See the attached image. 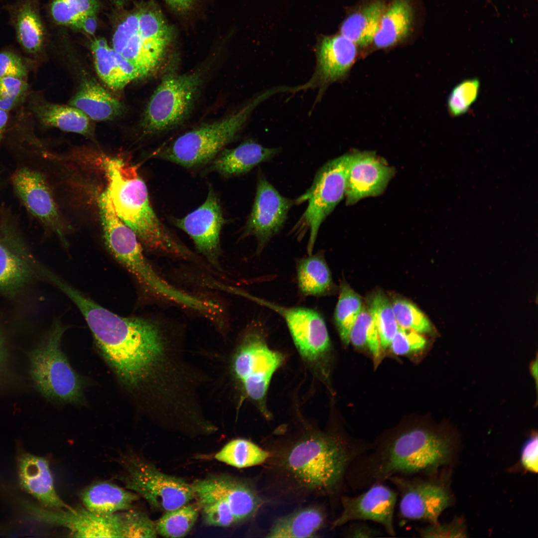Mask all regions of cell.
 Returning <instances> with one entry per match:
<instances>
[{"instance_id":"9c48e42d","label":"cell","mask_w":538,"mask_h":538,"mask_svg":"<svg viewBox=\"0 0 538 538\" xmlns=\"http://www.w3.org/2000/svg\"><path fill=\"white\" fill-rule=\"evenodd\" d=\"M98 204L108 251L146 291L158 289L163 278L145 257L135 233L117 216L105 191L99 196Z\"/></svg>"},{"instance_id":"6f0895ef","label":"cell","mask_w":538,"mask_h":538,"mask_svg":"<svg viewBox=\"0 0 538 538\" xmlns=\"http://www.w3.org/2000/svg\"><path fill=\"white\" fill-rule=\"evenodd\" d=\"M8 1V0H0V4H3V3ZM1 4V5H2Z\"/></svg>"},{"instance_id":"74e56055","label":"cell","mask_w":538,"mask_h":538,"mask_svg":"<svg viewBox=\"0 0 538 538\" xmlns=\"http://www.w3.org/2000/svg\"><path fill=\"white\" fill-rule=\"evenodd\" d=\"M368 310L377 328L381 348L389 347L399 328L392 303L384 294L378 292L371 298Z\"/></svg>"},{"instance_id":"4316f807","label":"cell","mask_w":538,"mask_h":538,"mask_svg":"<svg viewBox=\"0 0 538 538\" xmlns=\"http://www.w3.org/2000/svg\"><path fill=\"white\" fill-rule=\"evenodd\" d=\"M30 108L40 122L67 132L74 133L94 139L93 121L77 108L49 102L40 98L31 100Z\"/></svg>"},{"instance_id":"816d5d0a","label":"cell","mask_w":538,"mask_h":538,"mask_svg":"<svg viewBox=\"0 0 538 538\" xmlns=\"http://www.w3.org/2000/svg\"><path fill=\"white\" fill-rule=\"evenodd\" d=\"M96 12L89 13L82 16L72 25L89 35H93L97 25Z\"/></svg>"},{"instance_id":"681fc988","label":"cell","mask_w":538,"mask_h":538,"mask_svg":"<svg viewBox=\"0 0 538 538\" xmlns=\"http://www.w3.org/2000/svg\"><path fill=\"white\" fill-rule=\"evenodd\" d=\"M538 435L534 433L525 443L521 454L523 466L533 473H537L538 470Z\"/></svg>"},{"instance_id":"44dd1931","label":"cell","mask_w":538,"mask_h":538,"mask_svg":"<svg viewBox=\"0 0 538 538\" xmlns=\"http://www.w3.org/2000/svg\"><path fill=\"white\" fill-rule=\"evenodd\" d=\"M349 154L346 204L382 194L395 175V168L374 152L354 151Z\"/></svg>"},{"instance_id":"f546056e","label":"cell","mask_w":538,"mask_h":538,"mask_svg":"<svg viewBox=\"0 0 538 538\" xmlns=\"http://www.w3.org/2000/svg\"><path fill=\"white\" fill-rule=\"evenodd\" d=\"M412 7L408 0H395L384 11L373 41L378 48L389 47L409 33L412 22Z\"/></svg>"},{"instance_id":"7bdbcfd3","label":"cell","mask_w":538,"mask_h":538,"mask_svg":"<svg viewBox=\"0 0 538 538\" xmlns=\"http://www.w3.org/2000/svg\"><path fill=\"white\" fill-rule=\"evenodd\" d=\"M480 88V81L476 78L464 80L456 85L447 100L450 115L457 117L466 113L477 100Z\"/></svg>"},{"instance_id":"7dc6e473","label":"cell","mask_w":538,"mask_h":538,"mask_svg":"<svg viewBox=\"0 0 538 538\" xmlns=\"http://www.w3.org/2000/svg\"><path fill=\"white\" fill-rule=\"evenodd\" d=\"M27 69L21 56L10 48L0 51V78L15 77L24 79Z\"/></svg>"},{"instance_id":"8d00e7d4","label":"cell","mask_w":538,"mask_h":538,"mask_svg":"<svg viewBox=\"0 0 538 538\" xmlns=\"http://www.w3.org/2000/svg\"><path fill=\"white\" fill-rule=\"evenodd\" d=\"M363 308L360 296L348 284L342 283L334 311L335 323L345 345L350 343L351 329Z\"/></svg>"},{"instance_id":"2e32d148","label":"cell","mask_w":538,"mask_h":538,"mask_svg":"<svg viewBox=\"0 0 538 538\" xmlns=\"http://www.w3.org/2000/svg\"><path fill=\"white\" fill-rule=\"evenodd\" d=\"M10 180L16 197L29 214L64 242L63 223L44 174L32 165L22 164L13 172Z\"/></svg>"},{"instance_id":"d6986e66","label":"cell","mask_w":538,"mask_h":538,"mask_svg":"<svg viewBox=\"0 0 538 538\" xmlns=\"http://www.w3.org/2000/svg\"><path fill=\"white\" fill-rule=\"evenodd\" d=\"M191 486L198 507L215 500H224L237 523L251 518L262 505L261 498L250 483L229 475L211 476L196 480Z\"/></svg>"},{"instance_id":"8992f818","label":"cell","mask_w":538,"mask_h":538,"mask_svg":"<svg viewBox=\"0 0 538 538\" xmlns=\"http://www.w3.org/2000/svg\"><path fill=\"white\" fill-rule=\"evenodd\" d=\"M65 331L58 321L28 354L29 373L37 390L45 398L63 404L83 401V383L61 348Z\"/></svg>"},{"instance_id":"277c9868","label":"cell","mask_w":538,"mask_h":538,"mask_svg":"<svg viewBox=\"0 0 538 538\" xmlns=\"http://www.w3.org/2000/svg\"><path fill=\"white\" fill-rule=\"evenodd\" d=\"M370 446L340 435L310 436L286 449L279 466L298 487L334 493L343 486L352 463Z\"/></svg>"},{"instance_id":"6da1fadb","label":"cell","mask_w":538,"mask_h":538,"mask_svg":"<svg viewBox=\"0 0 538 538\" xmlns=\"http://www.w3.org/2000/svg\"><path fill=\"white\" fill-rule=\"evenodd\" d=\"M54 285L79 309L101 354L125 387L140 389L161 373L166 360L165 342L155 323L139 317L119 316L59 276Z\"/></svg>"},{"instance_id":"f6af8a7d","label":"cell","mask_w":538,"mask_h":538,"mask_svg":"<svg viewBox=\"0 0 538 538\" xmlns=\"http://www.w3.org/2000/svg\"><path fill=\"white\" fill-rule=\"evenodd\" d=\"M427 341L420 333L399 326L389 347L398 355H404L423 350Z\"/></svg>"},{"instance_id":"c3c4849f","label":"cell","mask_w":538,"mask_h":538,"mask_svg":"<svg viewBox=\"0 0 538 538\" xmlns=\"http://www.w3.org/2000/svg\"><path fill=\"white\" fill-rule=\"evenodd\" d=\"M419 534L423 538H465L467 533L463 522L458 518L447 524H429Z\"/></svg>"},{"instance_id":"836d02e7","label":"cell","mask_w":538,"mask_h":538,"mask_svg":"<svg viewBox=\"0 0 538 538\" xmlns=\"http://www.w3.org/2000/svg\"><path fill=\"white\" fill-rule=\"evenodd\" d=\"M91 48L96 71L109 87L121 90L130 82L120 66L119 53L108 45L104 38L93 40Z\"/></svg>"},{"instance_id":"7c38bea8","label":"cell","mask_w":538,"mask_h":538,"mask_svg":"<svg viewBox=\"0 0 538 538\" xmlns=\"http://www.w3.org/2000/svg\"><path fill=\"white\" fill-rule=\"evenodd\" d=\"M201 80L197 72L164 77L145 109L141 123L144 132H159L182 121L191 109Z\"/></svg>"},{"instance_id":"ffe728a7","label":"cell","mask_w":538,"mask_h":538,"mask_svg":"<svg viewBox=\"0 0 538 538\" xmlns=\"http://www.w3.org/2000/svg\"><path fill=\"white\" fill-rule=\"evenodd\" d=\"M294 202L282 196L264 176L260 175L244 235L255 237L259 247H263L282 229Z\"/></svg>"},{"instance_id":"9f6ffc18","label":"cell","mask_w":538,"mask_h":538,"mask_svg":"<svg viewBox=\"0 0 538 538\" xmlns=\"http://www.w3.org/2000/svg\"><path fill=\"white\" fill-rule=\"evenodd\" d=\"M530 371L531 375L534 379L536 383V387L538 386V358L537 355L535 360L531 362L530 366Z\"/></svg>"},{"instance_id":"e575fe53","label":"cell","mask_w":538,"mask_h":538,"mask_svg":"<svg viewBox=\"0 0 538 538\" xmlns=\"http://www.w3.org/2000/svg\"><path fill=\"white\" fill-rule=\"evenodd\" d=\"M269 453L256 444L244 439L228 443L215 456L217 460L237 468L254 466L265 462Z\"/></svg>"},{"instance_id":"11a10c76","label":"cell","mask_w":538,"mask_h":538,"mask_svg":"<svg viewBox=\"0 0 538 538\" xmlns=\"http://www.w3.org/2000/svg\"><path fill=\"white\" fill-rule=\"evenodd\" d=\"M8 119L7 112L0 109V143L3 138Z\"/></svg>"},{"instance_id":"d590c367","label":"cell","mask_w":538,"mask_h":538,"mask_svg":"<svg viewBox=\"0 0 538 538\" xmlns=\"http://www.w3.org/2000/svg\"><path fill=\"white\" fill-rule=\"evenodd\" d=\"M197 504L189 503L178 508L164 512L155 522L158 535L166 538H182L194 525L198 517Z\"/></svg>"},{"instance_id":"60d3db41","label":"cell","mask_w":538,"mask_h":538,"mask_svg":"<svg viewBox=\"0 0 538 538\" xmlns=\"http://www.w3.org/2000/svg\"><path fill=\"white\" fill-rule=\"evenodd\" d=\"M120 538H156L155 524L145 513L133 508L117 513Z\"/></svg>"},{"instance_id":"603a6c76","label":"cell","mask_w":538,"mask_h":538,"mask_svg":"<svg viewBox=\"0 0 538 538\" xmlns=\"http://www.w3.org/2000/svg\"><path fill=\"white\" fill-rule=\"evenodd\" d=\"M8 15V24L13 29L22 50L32 56L43 51L45 28L39 8V0H14L1 5Z\"/></svg>"},{"instance_id":"f5cc1de1","label":"cell","mask_w":538,"mask_h":538,"mask_svg":"<svg viewBox=\"0 0 538 538\" xmlns=\"http://www.w3.org/2000/svg\"><path fill=\"white\" fill-rule=\"evenodd\" d=\"M8 359L7 340L0 319V378L3 376L7 371Z\"/></svg>"},{"instance_id":"d6a6232c","label":"cell","mask_w":538,"mask_h":538,"mask_svg":"<svg viewBox=\"0 0 538 538\" xmlns=\"http://www.w3.org/2000/svg\"><path fill=\"white\" fill-rule=\"evenodd\" d=\"M296 274L299 290L304 295L321 296L332 288L330 269L323 256L319 253L298 260Z\"/></svg>"},{"instance_id":"52a82bcc","label":"cell","mask_w":538,"mask_h":538,"mask_svg":"<svg viewBox=\"0 0 538 538\" xmlns=\"http://www.w3.org/2000/svg\"><path fill=\"white\" fill-rule=\"evenodd\" d=\"M172 31L161 12L145 8L129 15L117 26L113 48L146 76L159 65Z\"/></svg>"},{"instance_id":"d4e9b609","label":"cell","mask_w":538,"mask_h":538,"mask_svg":"<svg viewBox=\"0 0 538 538\" xmlns=\"http://www.w3.org/2000/svg\"><path fill=\"white\" fill-rule=\"evenodd\" d=\"M17 464L21 486L46 508L65 509L71 507L57 493L49 464L46 459L22 452L18 457Z\"/></svg>"},{"instance_id":"ba28073f","label":"cell","mask_w":538,"mask_h":538,"mask_svg":"<svg viewBox=\"0 0 538 538\" xmlns=\"http://www.w3.org/2000/svg\"><path fill=\"white\" fill-rule=\"evenodd\" d=\"M48 269L32 254L17 220L5 205L0 208V296L12 301L24 297Z\"/></svg>"},{"instance_id":"ac0fdd59","label":"cell","mask_w":538,"mask_h":538,"mask_svg":"<svg viewBox=\"0 0 538 538\" xmlns=\"http://www.w3.org/2000/svg\"><path fill=\"white\" fill-rule=\"evenodd\" d=\"M171 220L189 236L196 249L212 266L219 267L220 233L225 219L219 199L212 187L202 205L185 216Z\"/></svg>"},{"instance_id":"bcb514c9","label":"cell","mask_w":538,"mask_h":538,"mask_svg":"<svg viewBox=\"0 0 538 538\" xmlns=\"http://www.w3.org/2000/svg\"><path fill=\"white\" fill-rule=\"evenodd\" d=\"M27 89L24 79L0 78V109L8 112L15 108L24 98Z\"/></svg>"},{"instance_id":"1f68e13d","label":"cell","mask_w":538,"mask_h":538,"mask_svg":"<svg viewBox=\"0 0 538 538\" xmlns=\"http://www.w3.org/2000/svg\"><path fill=\"white\" fill-rule=\"evenodd\" d=\"M385 10L382 0L374 1L352 13L343 22L341 34L356 45L365 46L373 41Z\"/></svg>"},{"instance_id":"83f0119b","label":"cell","mask_w":538,"mask_h":538,"mask_svg":"<svg viewBox=\"0 0 538 538\" xmlns=\"http://www.w3.org/2000/svg\"><path fill=\"white\" fill-rule=\"evenodd\" d=\"M69 105L98 122L113 120L124 112L123 104L92 79L83 81Z\"/></svg>"},{"instance_id":"f35d334b","label":"cell","mask_w":538,"mask_h":538,"mask_svg":"<svg viewBox=\"0 0 538 538\" xmlns=\"http://www.w3.org/2000/svg\"><path fill=\"white\" fill-rule=\"evenodd\" d=\"M358 348H367L376 361L380 359L381 346L376 325L368 309L363 308L350 332V343Z\"/></svg>"},{"instance_id":"9a60e30c","label":"cell","mask_w":538,"mask_h":538,"mask_svg":"<svg viewBox=\"0 0 538 538\" xmlns=\"http://www.w3.org/2000/svg\"><path fill=\"white\" fill-rule=\"evenodd\" d=\"M245 297L273 310L284 320L295 346L308 362L318 363L329 351L330 341L325 321L316 310L282 306L247 292Z\"/></svg>"},{"instance_id":"e0dca14e","label":"cell","mask_w":538,"mask_h":538,"mask_svg":"<svg viewBox=\"0 0 538 538\" xmlns=\"http://www.w3.org/2000/svg\"><path fill=\"white\" fill-rule=\"evenodd\" d=\"M398 500L397 491L384 483H375L355 496H342V511L332 522V528L355 521H371L380 524L387 534L396 535L394 515Z\"/></svg>"},{"instance_id":"8fae6325","label":"cell","mask_w":538,"mask_h":538,"mask_svg":"<svg viewBox=\"0 0 538 538\" xmlns=\"http://www.w3.org/2000/svg\"><path fill=\"white\" fill-rule=\"evenodd\" d=\"M125 487L144 498L151 509L159 512L173 510L193 499L191 485L183 479L165 474L151 463L132 455L121 460Z\"/></svg>"},{"instance_id":"b9f144b4","label":"cell","mask_w":538,"mask_h":538,"mask_svg":"<svg viewBox=\"0 0 538 538\" xmlns=\"http://www.w3.org/2000/svg\"><path fill=\"white\" fill-rule=\"evenodd\" d=\"M395 316L399 327L410 329L421 334H431L434 330L424 314L408 300L399 299L392 303Z\"/></svg>"},{"instance_id":"4dcf8cb0","label":"cell","mask_w":538,"mask_h":538,"mask_svg":"<svg viewBox=\"0 0 538 538\" xmlns=\"http://www.w3.org/2000/svg\"><path fill=\"white\" fill-rule=\"evenodd\" d=\"M324 521V514L320 508L305 507L276 520L267 537H313L322 527Z\"/></svg>"},{"instance_id":"ee69618b","label":"cell","mask_w":538,"mask_h":538,"mask_svg":"<svg viewBox=\"0 0 538 538\" xmlns=\"http://www.w3.org/2000/svg\"><path fill=\"white\" fill-rule=\"evenodd\" d=\"M206 525L228 527L237 523L228 504L222 499L215 500L199 506Z\"/></svg>"},{"instance_id":"3957f363","label":"cell","mask_w":538,"mask_h":538,"mask_svg":"<svg viewBox=\"0 0 538 538\" xmlns=\"http://www.w3.org/2000/svg\"><path fill=\"white\" fill-rule=\"evenodd\" d=\"M101 164L107 180L106 192L117 216L146 248L186 260L195 255L158 218L136 165L118 157L105 156Z\"/></svg>"},{"instance_id":"5b68a950","label":"cell","mask_w":538,"mask_h":538,"mask_svg":"<svg viewBox=\"0 0 538 538\" xmlns=\"http://www.w3.org/2000/svg\"><path fill=\"white\" fill-rule=\"evenodd\" d=\"M273 94L268 90L234 114L183 134L152 156L187 168L208 163L235 137L255 108Z\"/></svg>"},{"instance_id":"f1b7e54d","label":"cell","mask_w":538,"mask_h":538,"mask_svg":"<svg viewBox=\"0 0 538 538\" xmlns=\"http://www.w3.org/2000/svg\"><path fill=\"white\" fill-rule=\"evenodd\" d=\"M81 498L85 508L98 515L107 516L133 508L139 496L114 483L102 481L86 488Z\"/></svg>"},{"instance_id":"7a4b0ae2","label":"cell","mask_w":538,"mask_h":538,"mask_svg":"<svg viewBox=\"0 0 538 538\" xmlns=\"http://www.w3.org/2000/svg\"><path fill=\"white\" fill-rule=\"evenodd\" d=\"M454 435L445 425H415L370 444L350 466L345 478L353 490L393 477L435 475L450 460Z\"/></svg>"},{"instance_id":"484cf974","label":"cell","mask_w":538,"mask_h":538,"mask_svg":"<svg viewBox=\"0 0 538 538\" xmlns=\"http://www.w3.org/2000/svg\"><path fill=\"white\" fill-rule=\"evenodd\" d=\"M278 152V148L264 147L252 140L246 141L220 152L212 160L210 170L226 177L240 175L271 159Z\"/></svg>"},{"instance_id":"f907efd6","label":"cell","mask_w":538,"mask_h":538,"mask_svg":"<svg viewBox=\"0 0 538 538\" xmlns=\"http://www.w3.org/2000/svg\"><path fill=\"white\" fill-rule=\"evenodd\" d=\"M344 535L346 538H370L379 537L383 535L379 529L371 526L366 521H355L349 523Z\"/></svg>"},{"instance_id":"cb8c5ba5","label":"cell","mask_w":538,"mask_h":538,"mask_svg":"<svg viewBox=\"0 0 538 538\" xmlns=\"http://www.w3.org/2000/svg\"><path fill=\"white\" fill-rule=\"evenodd\" d=\"M356 54V45L343 35L323 37L317 47L315 74L304 88L329 84L341 78L351 67Z\"/></svg>"},{"instance_id":"4fadbf2b","label":"cell","mask_w":538,"mask_h":538,"mask_svg":"<svg viewBox=\"0 0 538 538\" xmlns=\"http://www.w3.org/2000/svg\"><path fill=\"white\" fill-rule=\"evenodd\" d=\"M431 476H395L389 479L399 497V518L402 521L438 523L441 513L452 503L446 485Z\"/></svg>"},{"instance_id":"ab89813d","label":"cell","mask_w":538,"mask_h":538,"mask_svg":"<svg viewBox=\"0 0 538 538\" xmlns=\"http://www.w3.org/2000/svg\"><path fill=\"white\" fill-rule=\"evenodd\" d=\"M97 7L96 0H50L49 12L56 23L72 25L82 16L96 12Z\"/></svg>"},{"instance_id":"5bb4252c","label":"cell","mask_w":538,"mask_h":538,"mask_svg":"<svg viewBox=\"0 0 538 538\" xmlns=\"http://www.w3.org/2000/svg\"><path fill=\"white\" fill-rule=\"evenodd\" d=\"M283 361L282 354L270 349L259 334L252 333L236 352L232 369L248 396L262 404L271 378Z\"/></svg>"},{"instance_id":"db71d44e","label":"cell","mask_w":538,"mask_h":538,"mask_svg":"<svg viewBox=\"0 0 538 538\" xmlns=\"http://www.w3.org/2000/svg\"><path fill=\"white\" fill-rule=\"evenodd\" d=\"M171 7L179 11L188 9L194 0H164Z\"/></svg>"},{"instance_id":"7402d4cb","label":"cell","mask_w":538,"mask_h":538,"mask_svg":"<svg viewBox=\"0 0 538 538\" xmlns=\"http://www.w3.org/2000/svg\"><path fill=\"white\" fill-rule=\"evenodd\" d=\"M25 507L39 521L66 528L74 537L120 538L117 513L100 515L85 507L52 509L29 504Z\"/></svg>"},{"instance_id":"30bf717a","label":"cell","mask_w":538,"mask_h":538,"mask_svg":"<svg viewBox=\"0 0 538 538\" xmlns=\"http://www.w3.org/2000/svg\"><path fill=\"white\" fill-rule=\"evenodd\" d=\"M349 157L346 154L324 164L311 187L295 201L296 203L308 201L295 228L302 233L309 231L308 255L312 254L321 224L345 196Z\"/></svg>"}]
</instances>
